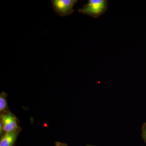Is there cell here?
Here are the masks:
<instances>
[{
    "mask_svg": "<svg viewBox=\"0 0 146 146\" xmlns=\"http://www.w3.org/2000/svg\"><path fill=\"white\" fill-rule=\"evenodd\" d=\"M108 7L107 0H89L86 4L79 9L78 12L98 18L106 12Z\"/></svg>",
    "mask_w": 146,
    "mask_h": 146,
    "instance_id": "1",
    "label": "cell"
},
{
    "mask_svg": "<svg viewBox=\"0 0 146 146\" xmlns=\"http://www.w3.org/2000/svg\"><path fill=\"white\" fill-rule=\"evenodd\" d=\"M78 0H52L51 3L55 13L58 16L65 17L74 13V7Z\"/></svg>",
    "mask_w": 146,
    "mask_h": 146,
    "instance_id": "2",
    "label": "cell"
},
{
    "mask_svg": "<svg viewBox=\"0 0 146 146\" xmlns=\"http://www.w3.org/2000/svg\"><path fill=\"white\" fill-rule=\"evenodd\" d=\"M0 121L2 123L5 132H12L21 127L18 119L10 111L1 115Z\"/></svg>",
    "mask_w": 146,
    "mask_h": 146,
    "instance_id": "3",
    "label": "cell"
},
{
    "mask_svg": "<svg viewBox=\"0 0 146 146\" xmlns=\"http://www.w3.org/2000/svg\"><path fill=\"white\" fill-rule=\"evenodd\" d=\"M21 131L22 128L20 127L17 130L12 132H5L1 137L0 146H14Z\"/></svg>",
    "mask_w": 146,
    "mask_h": 146,
    "instance_id": "4",
    "label": "cell"
},
{
    "mask_svg": "<svg viewBox=\"0 0 146 146\" xmlns=\"http://www.w3.org/2000/svg\"><path fill=\"white\" fill-rule=\"evenodd\" d=\"M7 95L4 91L0 94V114L5 113L10 111L9 108L7 101Z\"/></svg>",
    "mask_w": 146,
    "mask_h": 146,
    "instance_id": "5",
    "label": "cell"
},
{
    "mask_svg": "<svg viewBox=\"0 0 146 146\" xmlns=\"http://www.w3.org/2000/svg\"><path fill=\"white\" fill-rule=\"evenodd\" d=\"M142 137L146 143V122L144 123L141 128Z\"/></svg>",
    "mask_w": 146,
    "mask_h": 146,
    "instance_id": "6",
    "label": "cell"
},
{
    "mask_svg": "<svg viewBox=\"0 0 146 146\" xmlns=\"http://www.w3.org/2000/svg\"><path fill=\"white\" fill-rule=\"evenodd\" d=\"M55 146H68V145L65 143H61V142H55Z\"/></svg>",
    "mask_w": 146,
    "mask_h": 146,
    "instance_id": "7",
    "label": "cell"
},
{
    "mask_svg": "<svg viewBox=\"0 0 146 146\" xmlns=\"http://www.w3.org/2000/svg\"><path fill=\"white\" fill-rule=\"evenodd\" d=\"M85 146H96L92 145H85Z\"/></svg>",
    "mask_w": 146,
    "mask_h": 146,
    "instance_id": "8",
    "label": "cell"
}]
</instances>
